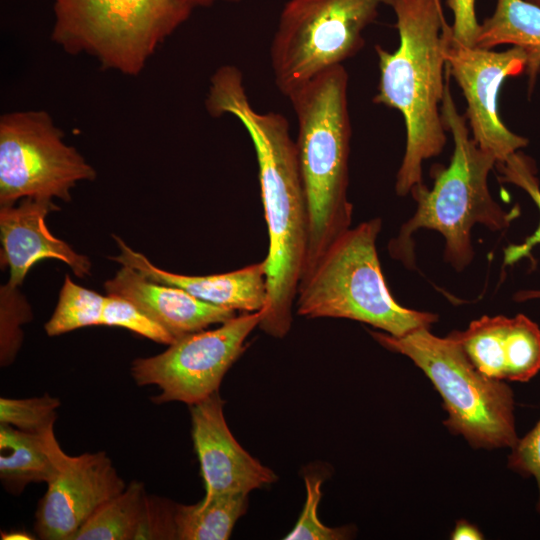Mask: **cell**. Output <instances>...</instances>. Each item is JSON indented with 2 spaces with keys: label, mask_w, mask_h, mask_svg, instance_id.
I'll use <instances>...</instances> for the list:
<instances>
[{
  "label": "cell",
  "mask_w": 540,
  "mask_h": 540,
  "mask_svg": "<svg viewBox=\"0 0 540 540\" xmlns=\"http://www.w3.org/2000/svg\"><path fill=\"white\" fill-rule=\"evenodd\" d=\"M212 117L237 118L253 143L269 246L266 258L267 301L259 328L282 338L293 321V305L303 274L309 240V214L296 143L287 119L253 108L240 70L218 68L210 78L205 100Z\"/></svg>",
  "instance_id": "obj_1"
},
{
  "label": "cell",
  "mask_w": 540,
  "mask_h": 540,
  "mask_svg": "<svg viewBox=\"0 0 540 540\" xmlns=\"http://www.w3.org/2000/svg\"><path fill=\"white\" fill-rule=\"evenodd\" d=\"M399 46H375L380 78L373 102L398 110L406 129L405 153L396 175L399 196L423 182L422 165L446 142L441 115L446 77L442 7L434 0H394Z\"/></svg>",
  "instance_id": "obj_2"
},
{
  "label": "cell",
  "mask_w": 540,
  "mask_h": 540,
  "mask_svg": "<svg viewBox=\"0 0 540 540\" xmlns=\"http://www.w3.org/2000/svg\"><path fill=\"white\" fill-rule=\"evenodd\" d=\"M446 76L441 115L454 143L450 163L447 167H433L431 189L423 182L412 187L410 193L417 203L415 214L402 225L398 237L389 244L390 254L411 269L415 267L411 236L418 229L440 232L445 239V260L461 271L474 257L471 229L475 224L500 231L518 215L515 210L504 211L491 196L488 176L497 161L470 135L467 118L459 113L453 99L448 69Z\"/></svg>",
  "instance_id": "obj_3"
},
{
  "label": "cell",
  "mask_w": 540,
  "mask_h": 540,
  "mask_svg": "<svg viewBox=\"0 0 540 540\" xmlns=\"http://www.w3.org/2000/svg\"><path fill=\"white\" fill-rule=\"evenodd\" d=\"M347 91L348 74L343 65H338L287 96L297 118L295 143L309 214L301 279L350 228L352 220L353 206L347 194L351 140Z\"/></svg>",
  "instance_id": "obj_4"
},
{
  "label": "cell",
  "mask_w": 540,
  "mask_h": 540,
  "mask_svg": "<svg viewBox=\"0 0 540 540\" xmlns=\"http://www.w3.org/2000/svg\"><path fill=\"white\" fill-rule=\"evenodd\" d=\"M381 226L380 218L362 222L329 246L300 281L298 315L356 320L396 337L438 321V315L403 307L393 298L376 249Z\"/></svg>",
  "instance_id": "obj_5"
},
{
  "label": "cell",
  "mask_w": 540,
  "mask_h": 540,
  "mask_svg": "<svg viewBox=\"0 0 540 540\" xmlns=\"http://www.w3.org/2000/svg\"><path fill=\"white\" fill-rule=\"evenodd\" d=\"M386 349L400 353L419 367L443 400V424L474 449L512 448L518 440L514 395L502 380L482 374L449 334L437 337L420 328L396 337L369 330Z\"/></svg>",
  "instance_id": "obj_6"
},
{
  "label": "cell",
  "mask_w": 540,
  "mask_h": 540,
  "mask_svg": "<svg viewBox=\"0 0 540 540\" xmlns=\"http://www.w3.org/2000/svg\"><path fill=\"white\" fill-rule=\"evenodd\" d=\"M193 9L185 0H54L51 39L68 54L137 76Z\"/></svg>",
  "instance_id": "obj_7"
},
{
  "label": "cell",
  "mask_w": 540,
  "mask_h": 540,
  "mask_svg": "<svg viewBox=\"0 0 540 540\" xmlns=\"http://www.w3.org/2000/svg\"><path fill=\"white\" fill-rule=\"evenodd\" d=\"M394 0H289L270 47L274 81L288 96L318 74L355 55L381 5Z\"/></svg>",
  "instance_id": "obj_8"
},
{
  "label": "cell",
  "mask_w": 540,
  "mask_h": 540,
  "mask_svg": "<svg viewBox=\"0 0 540 540\" xmlns=\"http://www.w3.org/2000/svg\"><path fill=\"white\" fill-rule=\"evenodd\" d=\"M96 170L64 140L44 110L0 117V206L23 198L71 200L77 183L93 181Z\"/></svg>",
  "instance_id": "obj_9"
},
{
  "label": "cell",
  "mask_w": 540,
  "mask_h": 540,
  "mask_svg": "<svg viewBox=\"0 0 540 540\" xmlns=\"http://www.w3.org/2000/svg\"><path fill=\"white\" fill-rule=\"evenodd\" d=\"M261 318V311L242 313L218 328L179 337L164 352L135 359L131 364L132 378L138 386L155 385L160 389L153 398L156 403L196 404L218 391Z\"/></svg>",
  "instance_id": "obj_10"
},
{
  "label": "cell",
  "mask_w": 540,
  "mask_h": 540,
  "mask_svg": "<svg viewBox=\"0 0 540 540\" xmlns=\"http://www.w3.org/2000/svg\"><path fill=\"white\" fill-rule=\"evenodd\" d=\"M446 68L466 99L465 116L472 138L498 162L528 144V139L510 131L498 113V94L509 77L525 73L526 55L517 46L492 51L466 46L453 40L451 26L443 30Z\"/></svg>",
  "instance_id": "obj_11"
},
{
  "label": "cell",
  "mask_w": 540,
  "mask_h": 540,
  "mask_svg": "<svg viewBox=\"0 0 540 540\" xmlns=\"http://www.w3.org/2000/svg\"><path fill=\"white\" fill-rule=\"evenodd\" d=\"M55 474L39 501L34 529L45 540H74L92 514L126 485L104 452L67 455L53 427L42 432Z\"/></svg>",
  "instance_id": "obj_12"
},
{
  "label": "cell",
  "mask_w": 540,
  "mask_h": 540,
  "mask_svg": "<svg viewBox=\"0 0 540 540\" xmlns=\"http://www.w3.org/2000/svg\"><path fill=\"white\" fill-rule=\"evenodd\" d=\"M218 391L190 406L192 438L205 496L248 494L276 480L272 470L252 457L233 437Z\"/></svg>",
  "instance_id": "obj_13"
},
{
  "label": "cell",
  "mask_w": 540,
  "mask_h": 540,
  "mask_svg": "<svg viewBox=\"0 0 540 540\" xmlns=\"http://www.w3.org/2000/svg\"><path fill=\"white\" fill-rule=\"evenodd\" d=\"M449 335L489 378L527 382L540 371V328L523 314L483 316Z\"/></svg>",
  "instance_id": "obj_14"
},
{
  "label": "cell",
  "mask_w": 540,
  "mask_h": 540,
  "mask_svg": "<svg viewBox=\"0 0 540 540\" xmlns=\"http://www.w3.org/2000/svg\"><path fill=\"white\" fill-rule=\"evenodd\" d=\"M59 207L50 199L27 197L15 206H0L1 268H9L8 284L21 286L31 267L43 259H57L79 278L91 274V262L55 237L46 217Z\"/></svg>",
  "instance_id": "obj_15"
},
{
  "label": "cell",
  "mask_w": 540,
  "mask_h": 540,
  "mask_svg": "<svg viewBox=\"0 0 540 540\" xmlns=\"http://www.w3.org/2000/svg\"><path fill=\"white\" fill-rule=\"evenodd\" d=\"M104 289L108 295L135 304L175 340L236 316L233 310L202 301L182 288L153 281L126 265L105 281Z\"/></svg>",
  "instance_id": "obj_16"
},
{
  "label": "cell",
  "mask_w": 540,
  "mask_h": 540,
  "mask_svg": "<svg viewBox=\"0 0 540 540\" xmlns=\"http://www.w3.org/2000/svg\"><path fill=\"white\" fill-rule=\"evenodd\" d=\"M120 253L110 259L134 268L145 277L176 286L207 303L241 311L257 312L267 301V278L264 260L222 274L204 276L184 275L163 270L142 253L130 248L120 237L114 236Z\"/></svg>",
  "instance_id": "obj_17"
},
{
  "label": "cell",
  "mask_w": 540,
  "mask_h": 540,
  "mask_svg": "<svg viewBox=\"0 0 540 540\" xmlns=\"http://www.w3.org/2000/svg\"><path fill=\"white\" fill-rule=\"evenodd\" d=\"M169 504L149 497L139 481L100 506L74 540L167 539L171 532Z\"/></svg>",
  "instance_id": "obj_18"
},
{
  "label": "cell",
  "mask_w": 540,
  "mask_h": 540,
  "mask_svg": "<svg viewBox=\"0 0 540 540\" xmlns=\"http://www.w3.org/2000/svg\"><path fill=\"white\" fill-rule=\"evenodd\" d=\"M520 47L526 55L529 93L540 72V6L527 0H497L494 13L480 24L476 46Z\"/></svg>",
  "instance_id": "obj_19"
},
{
  "label": "cell",
  "mask_w": 540,
  "mask_h": 540,
  "mask_svg": "<svg viewBox=\"0 0 540 540\" xmlns=\"http://www.w3.org/2000/svg\"><path fill=\"white\" fill-rule=\"evenodd\" d=\"M54 474L42 432L0 424V478L10 492L18 494L29 483H48Z\"/></svg>",
  "instance_id": "obj_20"
},
{
  "label": "cell",
  "mask_w": 540,
  "mask_h": 540,
  "mask_svg": "<svg viewBox=\"0 0 540 540\" xmlns=\"http://www.w3.org/2000/svg\"><path fill=\"white\" fill-rule=\"evenodd\" d=\"M247 494L230 493L204 497L193 505H174L175 538L226 540L245 513Z\"/></svg>",
  "instance_id": "obj_21"
},
{
  "label": "cell",
  "mask_w": 540,
  "mask_h": 540,
  "mask_svg": "<svg viewBox=\"0 0 540 540\" xmlns=\"http://www.w3.org/2000/svg\"><path fill=\"white\" fill-rule=\"evenodd\" d=\"M495 166L499 172V181L511 183L523 189L529 194L540 212V185L533 161L517 151L505 161L496 163ZM538 244H540V221L533 234L528 236L521 244L509 245L504 250V263L512 265L529 256L532 249ZM513 299L517 302L540 299V289L521 290L515 293Z\"/></svg>",
  "instance_id": "obj_22"
},
{
  "label": "cell",
  "mask_w": 540,
  "mask_h": 540,
  "mask_svg": "<svg viewBox=\"0 0 540 540\" xmlns=\"http://www.w3.org/2000/svg\"><path fill=\"white\" fill-rule=\"evenodd\" d=\"M105 296L74 283L66 275L56 308L45 323L48 336H58L76 329L101 325Z\"/></svg>",
  "instance_id": "obj_23"
},
{
  "label": "cell",
  "mask_w": 540,
  "mask_h": 540,
  "mask_svg": "<svg viewBox=\"0 0 540 540\" xmlns=\"http://www.w3.org/2000/svg\"><path fill=\"white\" fill-rule=\"evenodd\" d=\"M19 287L6 283L0 288V362H13L23 339L21 326L32 319V312Z\"/></svg>",
  "instance_id": "obj_24"
},
{
  "label": "cell",
  "mask_w": 540,
  "mask_h": 540,
  "mask_svg": "<svg viewBox=\"0 0 540 540\" xmlns=\"http://www.w3.org/2000/svg\"><path fill=\"white\" fill-rule=\"evenodd\" d=\"M59 406V399L48 394L27 399L0 398V424L41 433L54 426Z\"/></svg>",
  "instance_id": "obj_25"
},
{
  "label": "cell",
  "mask_w": 540,
  "mask_h": 540,
  "mask_svg": "<svg viewBox=\"0 0 540 540\" xmlns=\"http://www.w3.org/2000/svg\"><path fill=\"white\" fill-rule=\"evenodd\" d=\"M102 326L120 327L160 344L170 345L175 338L135 304L119 296L105 295Z\"/></svg>",
  "instance_id": "obj_26"
},
{
  "label": "cell",
  "mask_w": 540,
  "mask_h": 540,
  "mask_svg": "<svg viewBox=\"0 0 540 540\" xmlns=\"http://www.w3.org/2000/svg\"><path fill=\"white\" fill-rule=\"evenodd\" d=\"M322 479L315 475L305 476L306 501L302 513L286 540H338L345 539V528H330L318 518V505L322 496Z\"/></svg>",
  "instance_id": "obj_27"
},
{
  "label": "cell",
  "mask_w": 540,
  "mask_h": 540,
  "mask_svg": "<svg viewBox=\"0 0 540 540\" xmlns=\"http://www.w3.org/2000/svg\"><path fill=\"white\" fill-rule=\"evenodd\" d=\"M508 467L524 476H532L538 487L537 511L540 513V419L510 448Z\"/></svg>",
  "instance_id": "obj_28"
},
{
  "label": "cell",
  "mask_w": 540,
  "mask_h": 540,
  "mask_svg": "<svg viewBox=\"0 0 540 540\" xmlns=\"http://www.w3.org/2000/svg\"><path fill=\"white\" fill-rule=\"evenodd\" d=\"M447 5L453 13V40L466 46H476L480 24L475 14V0H447Z\"/></svg>",
  "instance_id": "obj_29"
},
{
  "label": "cell",
  "mask_w": 540,
  "mask_h": 540,
  "mask_svg": "<svg viewBox=\"0 0 540 540\" xmlns=\"http://www.w3.org/2000/svg\"><path fill=\"white\" fill-rule=\"evenodd\" d=\"M483 538L480 529L465 519L458 520L450 534L452 540H481Z\"/></svg>",
  "instance_id": "obj_30"
},
{
  "label": "cell",
  "mask_w": 540,
  "mask_h": 540,
  "mask_svg": "<svg viewBox=\"0 0 540 540\" xmlns=\"http://www.w3.org/2000/svg\"><path fill=\"white\" fill-rule=\"evenodd\" d=\"M1 536L2 539H34L29 534L23 532L2 533Z\"/></svg>",
  "instance_id": "obj_31"
},
{
  "label": "cell",
  "mask_w": 540,
  "mask_h": 540,
  "mask_svg": "<svg viewBox=\"0 0 540 540\" xmlns=\"http://www.w3.org/2000/svg\"><path fill=\"white\" fill-rule=\"evenodd\" d=\"M193 8L197 6H206L210 5L216 1H238V0H185Z\"/></svg>",
  "instance_id": "obj_32"
},
{
  "label": "cell",
  "mask_w": 540,
  "mask_h": 540,
  "mask_svg": "<svg viewBox=\"0 0 540 540\" xmlns=\"http://www.w3.org/2000/svg\"><path fill=\"white\" fill-rule=\"evenodd\" d=\"M527 1H529V2H531V3H534V4L538 5V6H540V0H527Z\"/></svg>",
  "instance_id": "obj_33"
},
{
  "label": "cell",
  "mask_w": 540,
  "mask_h": 540,
  "mask_svg": "<svg viewBox=\"0 0 540 540\" xmlns=\"http://www.w3.org/2000/svg\"><path fill=\"white\" fill-rule=\"evenodd\" d=\"M434 1H435V3H436L438 6L442 7V5H441V0H434Z\"/></svg>",
  "instance_id": "obj_34"
}]
</instances>
